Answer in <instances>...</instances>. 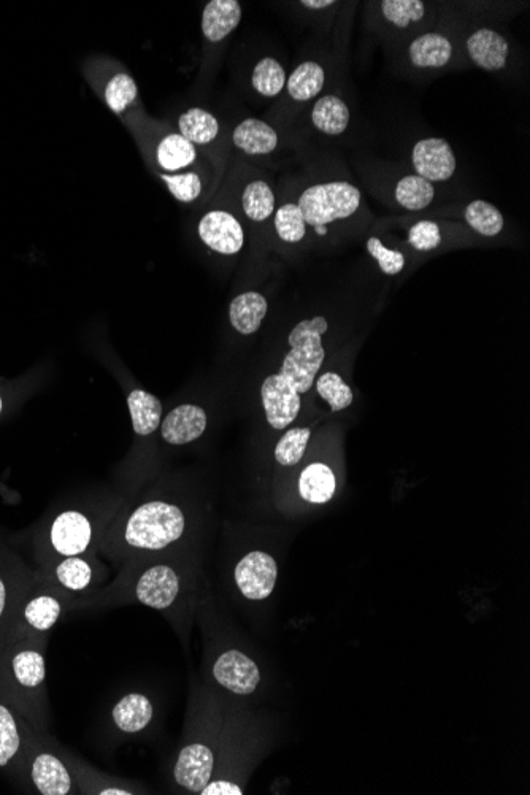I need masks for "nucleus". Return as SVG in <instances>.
Here are the masks:
<instances>
[{
	"label": "nucleus",
	"mask_w": 530,
	"mask_h": 795,
	"mask_svg": "<svg viewBox=\"0 0 530 795\" xmlns=\"http://www.w3.org/2000/svg\"><path fill=\"white\" fill-rule=\"evenodd\" d=\"M180 135L188 142L196 145H207L213 142L219 134V123L212 113L204 108H189L178 120Z\"/></svg>",
	"instance_id": "obj_25"
},
{
	"label": "nucleus",
	"mask_w": 530,
	"mask_h": 795,
	"mask_svg": "<svg viewBox=\"0 0 530 795\" xmlns=\"http://www.w3.org/2000/svg\"><path fill=\"white\" fill-rule=\"evenodd\" d=\"M196 156V146L180 134L167 135L158 146L159 166L170 172L191 166Z\"/></svg>",
	"instance_id": "obj_26"
},
{
	"label": "nucleus",
	"mask_w": 530,
	"mask_h": 795,
	"mask_svg": "<svg viewBox=\"0 0 530 795\" xmlns=\"http://www.w3.org/2000/svg\"><path fill=\"white\" fill-rule=\"evenodd\" d=\"M362 196L348 181H327L305 189L299 197L300 212L307 226L326 234L324 227L351 218L361 208Z\"/></svg>",
	"instance_id": "obj_2"
},
{
	"label": "nucleus",
	"mask_w": 530,
	"mask_h": 795,
	"mask_svg": "<svg viewBox=\"0 0 530 795\" xmlns=\"http://www.w3.org/2000/svg\"><path fill=\"white\" fill-rule=\"evenodd\" d=\"M467 51H469L470 59L480 69L496 72V70H502L507 66L510 47L499 32L483 27V29L473 32L467 39Z\"/></svg>",
	"instance_id": "obj_13"
},
{
	"label": "nucleus",
	"mask_w": 530,
	"mask_h": 795,
	"mask_svg": "<svg viewBox=\"0 0 530 795\" xmlns=\"http://www.w3.org/2000/svg\"><path fill=\"white\" fill-rule=\"evenodd\" d=\"M243 212L251 221L262 223L275 212V194L269 183L262 180L251 181L242 196Z\"/></svg>",
	"instance_id": "obj_27"
},
{
	"label": "nucleus",
	"mask_w": 530,
	"mask_h": 795,
	"mask_svg": "<svg viewBox=\"0 0 530 795\" xmlns=\"http://www.w3.org/2000/svg\"><path fill=\"white\" fill-rule=\"evenodd\" d=\"M91 542V524L78 511H66L51 526V543L62 556L83 553Z\"/></svg>",
	"instance_id": "obj_11"
},
{
	"label": "nucleus",
	"mask_w": 530,
	"mask_h": 795,
	"mask_svg": "<svg viewBox=\"0 0 530 795\" xmlns=\"http://www.w3.org/2000/svg\"><path fill=\"white\" fill-rule=\"evenodd\" d=\"M202 795H242V788L229 781H213L208 783L202 791Z\"/></svg>",
	"instance_id": "obj_42"
},
{
	"label": "nucleus",
	"mask_w": 530,
	"mask_h": 795,
	"mask_svg": "<svg viewBox=\"0 0 530 795\" xmlns=\"http://www.w3.org/2000/svg\"><path fill=\"white\" fill-rule=\"evenodd\" d=\"M213 675L223 688L239 696L253 694L261 681L258 665L250 657L235 650L219 656L213 667Z\"/></svg>",
	"instance_id": "obj_8"
},
{
	"label": "nucleus",
	"mask_w": 530,
	"mask_h": 795,
	"mask_svg": "<svg viewBox=\"0 0 530 795\" xmlns=\"http://www.w3.org/2000/svg\"><path fill=\"white\" fill-rule=\"evenodd\" d=\"M180 580L169 565H156L146 570L137 584V597L146 607L166 610L177 599Z\"/></svg>",
	"instance_id": "obj_9"
},
{
	"label": "nucleus",
	"mask_w": 530,
	"mask_h": 795,
	"mask_svg": "<svg viewBox=\"0 0 530 795\" xmlns=\"http://www.w3.org/2000/svg\"><path fill=\"white\" fill-rule=\"evenodd\" d=\"M408 243L418 251H432L442 243L440 227L434 221H419L408 232Z\"/></svg>",
	"instance_id": "obj_41"
},
{
	"label": "nucleus",
	"mask_w": 530,
	"mask_h": 795,
	"mask_svg": "<svg viewBox=\"0 0 530 795\" xmlns=\"http://www.w3.org/2000/svg\"><path fill=\"white\" fill-rule=\"evenodd\" d=\"M397 204L410 212H421L434 202L435 186L419 175H407L397 181L394 189Z\"/></svg>",
	"instance_id": "obj_24"
},
{
	"label": "nucleus",
	"mask_w": 530,
	"mask_h": 795,
	"mask_svg": "<svg viewBox=\"0 0 530 795\" xmlns=\"http://www.w3.org/2000/svg\"><path fill=\"white\" fill-rule=\"evenodd\" d=\"M21 738L12 711L0 705V767H5L20 749Z\"/></svg>",
	"instance_id": "obj_37"
},
{
	"label": "nucleus",
	"mask_w": 530,
	"mask_h": 795,
	"mask_svg": "<svg viewBox=\"0 0 530 795\" xmlns=\"http://www.w3.org/2000/svg\"><path fill=\"white\" fill-rule=\"evenodd\" d=\"M56 575H58V580L72 591H81L91 583V567L77 556L69 557L59 564Z\"/></svg>",
	"instance_id": "obj_38"
},
{
	"label": "nucleus",
	"mask_w": 530,
	"mask_h": 795,
	"mask_svg": "<svg viewBox=\"0 0 530 795\" xmlns=\"http://www.w3.org/2000/svg\"><path fill=\"white\" fill-rule=\"evenodd\" d=\"M350 108L340 97L329 94L319 97L313 105L312 123L326 135H340L350 126Z\"/></svg>",
	"instance_id": "obj_19"
},
{
	"label": "nucleus",
	"mask_w": 530,
	"mask_h": 795,
	"mask_svg": "<svg viewBox=\"0 0 530 795\" xmlns=\"http://www.w3.org/2000/svg\"><path fill=\"white\" fill-rule=\"evenodd\" d=\"M465 221L473 231L484 237H496L504 231L505 219L499 208L486 200H473L464 212Z\"/></svg>",
	"instance_id": "obj_28"
},
{
	"label": "nucleus",
	"mask_w": 530,
	"mask_h": 795,
	"mask_svg": "<svg viewBox=\"0 0 530 795\" xmlns=\"http://www.w3.org/2000/svg\"><path fill=\"white\" fill-rule=\"evenodd\" d=\"M162 438L170 445H186L202 437L207 429V415L196 405H180L170 411L161 424Z\"/></svg>",
	"instance_id": "obj_12"
},
{
	"label": "nucleus",
	"mask_w": 530,
	"mask_h": 795,
	"mask_svg": "<svg viewBox=\"0 0 530 795\" xmlns=\"http://www.w3.org/2000/svg\"><path fill=\"white\" fill-rule=\"evenodd\" d=\"M13 673L23 688H39L47 673L45 659L39 651H21L13 659Z\"/></svg>",
	"instance_id": "obj_30"
},
{
	"label": "nucleus",
	"mask_w": 530,
	"mask_h": 795,
	"mask_svg": "<svg viewBox=\"0 0 530 795\" xmlns=\"http://www.w3.org/2000/svg\"><path fill=\"white\" fill-rule=\"evenodd\" d=\"M326 72L315 61H305L286 80L288 93L296 102H308L323 91Z\"/></svg>",
	"instance_id": "obj_23"
},
{
	"label": "nucleus",
	"mask_w": 530,
	"mask_h": 795,
	"mask_svg": "<svg viewBox=\"0 0 530 795\" xmlns=\"http://www.w3.org/2000/svg\"><path fill=\"white\" fill-rule=\"evenodd\" d=\"M0 411H2V399H0Z\"/></svg>",
	"instance_id": "obj_46"
},
{
	"label": "nucleus",
	"mask_w": 530,
	"mask_h": 795,
	"mask_svg": "<svg viewBox=\"0 0 530 795\" xmlns=\"http://www.w3.org/2000/svg\"><path fill=\"white\" fill-rule=\"evenodd\" d=\"M185 532V515L166 502H150L134 511L126 526V542L140 550L158 551Z\"/></svg>",
	"instance_id": "obj_3"
},
{
	"label": "nucleus",
	"mask_w": 530,
	"mask_h": 795,
	"mask_svg": "<svg viewBox=\"0 0 530 795\" xmlns=\"http://www.w3.org/2000/svg\"><path fill=\"white\" fill-rule=\"evenodd\" d=\"M102 795H129L131 792L123 791V789H105L100 792Z\"/></svg>",
	"instance_id": "obj_45"
},
{
	"label": "nucleus",
	"mask_w": 530,
	"mask_h": 795,
	"mask_svg": "<svg viewBox=\"0 0 530 795\" xmlns=\"http://www.w3.org/2000/svg\"><path fill=\"white\" fill-rule=\"evenodd\" d=\"M277 562L264 551H251L235 567V583L246 599L264 600L277 583Z\"/></svg>",
	"instance_id": "obj_5"
},
{
	"label": "nucleus",
	"mask_w": 530,
	"mask_h": 795,
	"mask_svg": "<svg viewBox=\"0 0 530 795\" xmlns=\"http://www.w3.org/2000/svg\"><path fill=\"white\" fill-rule=\"evenodd\" d=\"M32 781L43 795H66L72 788L69 772L53 754H39L35 757Z\"/></svg>",
	"instance_id": "obj_17"
},
{
	"label": "nucleus",
	"mask_w": 530,
	"mask_h": 795,
	"mask_svg": "<svg viewBox=\"0 0 530 795\" xmlns=\"http://www.w3.org/2000/svg\"><path fill=\"white\" fill-rule=\"evenodd\" d=\"M408 58L418 69H442L453 58V43L445 35L427 32L411 42Z\"/></svg>",
	"instance_id": "obj_15"
},
{
	"label": "nucleus",
	"mask_w": 530,
	"mask_h": 795,
	"mask_svg": "<svg viewBox=\"0 0 530 795\" xmlns=\"http://www.w3.org/2000/svg\"><path fill=\"white\" fill-rule=\"evenodd\" d=\"M199 237L210 250L219 254H237L245 243L242 224L224 210H213L200 219Z\"/></svg>",
	"instance_id": "obj_7"
},
{
	"label": "nucleus",
	"mask_w": 530,
	"mask_h": 795,
	"mask_svg": "<svg viewBox=\"0 0 530 795\" xmlns=\"http://www.w3.org/2000/svg\"><path fill=\"white\" fill-rule=\"evenodd\" d=\"M269 310V304L259 292H245L235 297L229 308V319L235 331L242 335H253L259 331Z\"/></svg>",
	"instance_id": "obj_18"
},
{
	"label": "nucleus",
	"mask_w": 530,
	"mask_h": 795,
	"mask_svg": "<svg viewBox=\"0 0 530 795\" xmlns=\"http://www.w3.org/2000/svg\"><path fill=\"white\" fill-rule=\"evenodd\" d=\"M310 435L312 432L307 427H296V429L286 432L275 448V459L278 464L285 465V467L299 464L300 459L304 458Z\"/></svg>",
	"instance_id": "obj_34"
},
{
	"label": "nucleus",
	"mask_w": 530,
	"mask_h": 795,
	"mask_svg": "<svg viewBox=\"0 0 530 795\" xmlns=\"http://www.w3.org/2000/svg\"><path fill=\"white\" fill-rule=\"evenodd\" d=\"M300 5L304 8H308V10H324V8H331L332 5H335V2L332 0H304V2H300Z\"/></svg>",
	"instance_id": "obj_43"
},
{
	"label": "nucleus",
	"mask_w": 530,
	"mask_h": 795,
	"mask_svg": "<svg viewBox=\"0 0 530 795\" xmlns=\"http://www.w3.org/2000/svg\"><path fill=\"white\" fill-rule=\"evenodd\" d=\"M170 193L180 202H193L202 193V181L194 172L177 173V175H161Z\"/></svg>",
	"instance_id": "obj_39"
},
{
	"label": "nucleus",
	"mask_w": 530,
	"mask_h": 795,
	"mask_svg": "<svg viewBox=\"0 0 530 795\" xmlns=\"http://www.w3.org/2000/svg\"><path fill=\"white\" fill-rule=\"evenodd\" d=\"M262 405L270 426L277 431L296 421L300 411V394L280 372L265 378L261 389Z\"/></svg>",
	"instance_id": "obj_4"
},
{
	"label": "nucleus",
	"mask_w": 530,
	"mask_h": 795,
	"mask_svg": "<svg viewBox=\"0 0 530 795\" xmlns=\"http://www.w3.org/2000/svg\"><path fill=\"white\" fill-rule=\"evenodd\" d=\"M5 602H7V589H5L4 581L0 578V616L4 613Z\"/></svg>",
	"instance_id": "obj_44"
},
{
	"label": "nucleus",
	"mask_w": 530,
	"mask_h": 795,
	"mask_svg": "<svg viewBox=\"0 0 530 795\" xmlns=\"http://www.w3.org/2000/svg\"><path fill=\"white\" fill-rule=\"evenodd\" d=\"M232 142L243 153L262 156L275 151L278 146V134L264 121L248 118L235 127Z\"/></svg>",
	"instance_id": "obj_16"
},
{
	"label": "nucleus",
	"mask_w": 530,
	"mask_h": 795,
	"mask_svg": "<svg viewBox=\"0 0 530 795\" xmlns=\"http://www.w3.org/2000/svg\"><path fill=\"white\" fill-rule=\"evenodd\" d=\"M286 72L277 59L264 58L254 67L253 88L261 96L275 97L283 91L286 85Z\"/></svg>",
	"instance_id": "obj_29"
},
{
	"label": "nucleus",
	"mask_w": 530,
	"mask_h": 795,
	"mask_svg": "<svg viewBox=\"0 0 530 795\" xmlns=\"http://www.w3.org/2000/svg\"><path fill=\"white\" fill-rule=\"evenodd\" d=\"M213 762L215 759L212 749L194 743L181 751L173 775L183 788L191 792H200L212 778Z\"/></svg>",
	"instance_id": "obj_10"
},
{
	"label": "nucleus",
	"mask_w": 530,
	"mask_h": 795,
	"mask_svg": "<svg viewBox=\"0 0 530 795\" xmlns=\"http://www.w3.org/2000/svg\"><path fill=\"white\" fill-rule=\"evenodd\" d=\"M127 405L131 411L135 434L146 437L158 429L162 415L161 400L158 397L142 389H135L127 397Z\"/></svg>",
	"instance_id": "obj_20"
},
{
	"label": "nucleus",
	"mask_w": 530,
	"mask_h": 795,
	"mask_svg": "<svg viewBox=\"0 0 530 795\" xmlns=\"http://www.w3.org/2000/svg\"><path fill=\"white\" fill-rule=\"evenodd\" d=\"M365 248L369 251L370 256L378 262L381 272L386 275H399L404 270V254L397 250H389L377 237L367 240Z\"/></svg>",
	"instance_id": "obj_40"
},
{
	"label": "nucleus",
	"mask_w": 530,
	"mask_h": 795,
	"mask_svg": "<svg viewBox=\"0 0 530 795\" xmlns=\"http://www.w3.org/2000/svg\"><path fill=\"white\" fill-rule=\"evenodd\" d=\"M411 162L416 175L431 183L448 181L458 169V159L445 139L419 140L411 151Z\"/></svg>",
	"instance_id": "obj_6"
},
{
	"label": "nucleus",
	"mask_w": 530,
	"mask_h": 795,
	"mask_svg": "<svg viewBox=\"0 0 530 795\" xmlns=\"http://www.w3.org/2000/svg\"><path fill=\"white\" fill-rule=\"evenodd\" d=\"M153 718L150 700L142 694H129L120 700L113 710V721L126 734H135L145 729Z\"/></svg>",
	"instance_id": "obj_22"
},
{
	"label": "nucleus",
	"mask_w": 530,
	"mask_h": 795,
	"mask_svg": "<svg viewBox=\"0 0 530 795\" xmlns=\"http://www.w3.org/2000/svg\"><path fill=\"white\" fill-rule=\"evenodd\" d=\"M381 13L388 23L405 29L423 20L426 15V5L421 0H385L381 2Z\"/></svg>",
	"instance_id": "obj_33"
},
{
	"label": "nucleus",
	"mask_w": 530,
	"mask_h": 795,
	"mask_svg": "<svg viewBox=\"0 0 530 795\" xmlns=\"http://www.w3.org/2000/svg\"><path fill=\"white\" fill-rule=\"evenodd\" d=\"M275 231L286 243H299L307 235V223L300 212L299 205L285 204L275 213Z\"/></svg>",
	"instance_id": "obj_31"
},
{
	"label": "nucleus",
	"mask_w": 530,
	"mask_h": 795,
	"mask_svg": "<svg viewBox=\"0 0 530 795\" xmlns=\"http://www.w3.org/2000/svg\"><path fill=\"white\" fill-rule=\"evenodd\" d=\"M61 610V603L54 597H35L24 608V618L34 629L48 630L58 623Z\"/></svg>",
	"instance_id": "obj_35"
},
{
	"label": "nucleus",
	"mask_w": 530,
	"mask_h": 795,
	"mask_svg": "<svg viewBox=\"0 0 530 795\" xmlns=\"http://www.w3.org/2000/svg\"><path fill=\"white\" fill-rule=\"evenodd\" d=\"M137 97V85L127 73H118L108 81L105 88V100L110 110L121 113L134 102Z\"/></svg>",
	"instance_id": "obj_36"
},
{
	"label": "nucleus",
	"mask_w": 530,
	"mask_h": 795,
	"mask_svg": "<svg viewBox=\"0 0 530 795\" xmlns=\"http://www.w3.org/2000/svg\"><path fill=\"white\" fill-rule=\"evenodd\" d=\"M316 391L321 399L326 400L331 411H342L353 404V391L338 373H323L316 383Z\"/></svg>",
	"instance_id": "obj_32"
},
{
	"label": "nucleus",
	"mask_w": 530,
	"mask_h": 795,
	"mask_svg": "<svg viewBox=\"0 0 530 795\" xmlns=\"http://www.w3.org/2000/svg\"><path fill=\"white\" fill-rule=\"evenodd\" d=\"M299 492L302 499L310 504H326L335 494V475L327 465H308L299 480Z\"/></svg>",
	"instance_id": "obj_21"
},
{
	"label": "nucleus",
	"mask_w": 530,
	"mask_h": 795,
	"mask_svg": "<svg viewBox=\"0 0 530 795\" xmlns=\"http://www.w3.org/2000/svg\"><path fill=\"white\" fill-rule=\"evenodd\" d=\"M240 21L242 5L237 0H212L202 13V34L208 42H221L235 31Z\"/></svg>",
	"instance_id": "obj_14"
},
{
	"label": "nucleus",
	"mask_w": 530,
	"mask_h": 795,
	"mask_svg": "<svg viewBox=\"0 0 530 795\" xmlns=\"http://www.w3.org/2000/svg\"><path fill=\"white\" fill-rule=\"evenodd\" d=\"M329 329L324 316L300 321L291 334L289 346L291 350L285 356L280 373L285 375L299 394H305L315 385V378L323 367L324 353L323 335Z\"/></svg>",
	"instance_id": "obj_1"
}]
</instances>
